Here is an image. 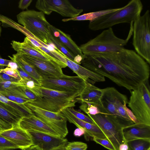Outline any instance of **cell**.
I'll use <instances>...</instances> for the list:
<instances>
[{
	"instance_id": "obj_1",
	"label": "cell",
	"mask_w": 150,
	"mask_h": 150,
	"mask_svg": "<svg viewBox=\"0 0 150 150\" xmlns=\"http://www.w3.org/2000/svg\"><path fill=\"white\" fill-rule=\"evenodd\" d=\"M81 64L130 92L149 76V64L135 51L125 48L117 52L85 56Z\"/></svg>"
},
{
	"instance_id": "obj_2",
	"label": "cell",
	"mask_w": 150,
	"mask_h": 150,
	"mask_svg": "<svg viewBox=\"0 0 150 150\" xmlns=\"http://www.w3.org/2000/svg\"><path fill=\"white\" fill-rule=\"evenodd\" d=\"M103 89L100 104L98 106L101 113L124 128L134 124L126 110L128 102L126 96L113 87H108Z\"/></svg>"
},
{
	"instance_id": "obj_3",
	"label": "cell",
	"mask_w": 150,
	"mask_h": 150,
	"mask_svg": "<svg viewBox=\"0 0 150 150\" xmlns=\"http://www.w3.org/2000/svg\"><path fill=\"white\" fill-rule=\"evenodd\" d=\"M130 28L127 38L123 39L117 37L112 28L103 31L94 38L79 47L84 56L95 54L115 52L125 48L132 35L133 24Z\"/></svg>"
},
{
	"instance_id": "obj_4",
	"label": "cell",
	"mask_w": 150,
	"mask_h": 150,
	"mask_svg": "<svg viewBox=\"0 0 150 150\" xmlns=\"http://www.w3.org/2000/svg\"><path fill=\"white\" fill-rule=\"evenodd\" d=\"M140 0H132L116 11L102 16L89 21V28L97 31L108 28L122 23L131 24L140 16L143 8Z\"/></svg>"
},
{
	"instance_id": "obj_5",
	"label": "cell",
	"mask_w": 150,
	"mask_h": 150,
	"mask_svg": "<svg viewBox=\"0 0 150 150\" xmlns=\"http://www.w3.org/2000/svg\"><path fill=\"white\" fill-rule=\"evenodd\" d=\"M18 22L37 38L47 45H53L50 40L51 25L41 11L27 10L16 16Z\"/></svg>"
},
{
	"instance_id": "obj_6",
	"label": "cell",
	"mask_w": 150,
	"mask_h": 150,
	"mask_svg": "<svg viewBox=\"0 0 150 150\" xmlns=\"http://www.w3.org/2000/svg\"><path fill=\"white\" fill-rule=\"evenodd\" d=\"M132 45L136 52L150 64V15L147 10L133 24Z\"/></svg>"
},
{
	"instance_id": "obj_7",
	"label": "cell",
	"mask_w": 150,
	"mask_h": 150,
	"mask_svg": "<svg viewBox=\"0 0 150 150\" xmlns=\"http://www.w3.org/2000/svg\"><path fill=\"white\" fill-rule=\"evenodd\" d=\"M127 103L138 123L150 126V92L148 80L131 92Z\"/></svg>"
},
{
	"instance_id": "obj_8",
	"label": "cell",
	"mask_w": 150,
	"mask_h": 150,
	"mask_svg": "<svg viewBox=\"0 0 150 150\" xmlns=\"http://www.w3.org/2000/svg\"><path fill=\"white\" fill-rule=\"evenodd\" d=\"M87 115L100 128L115 150H119L120 144L126 143L123 137L124 127L122 126L111 121L101 113L94 115Z\"/></svg>"
},
{
	"instance_id": "obj_9",
	"label": "cell",
	"mask_w": 150,
	"mask_h": 150,
	"mask_svg": "<svg viewBox=\"0 0 150 150\" xmlns=\"http://www.w3.org/2000/svg\"><path fill=\"white\" fill-rule=\"evenodd\" d=\"M34 115L56 132L62 138L68 133L67 120L61 112H51L33 105L28 102L24 104Z\"/></svg>"
},
{
	"instance_id": "obj_10",
	"label": "cell",
	"mask_w": 150,
	"mask_h": 150,
	"mask_svg": "<svg viewBox=\"0 0 150 150\" xmlns=\"http://www.w3.org/2000/svg\"><path fill=\"white\" fill-rule=\"evenodd\" d=\"M39 82L40 86L44 88L60 91L77 92L81 94L86 81L77 76L65 78L42 79Z\"/></svg>"
},
{
	"instance_id": "obj_11",
	"label": "cell",
	"mask_w": 150,
	"mask_h": 150,
	"mask_svg": "<svg viewBox=\"0 0 150 150\" xmlns=\"http://www.w3.org/2000/svg\"><path fill=\"white\" fill-rule=\"evenodd\" d=\"M35 6L44 14L49 15L54 11L69 18L77 16L83 11L82 9L74 7L67 0H38Z\"/></svg>"
},
{
	"instance_id": "obj_12",
	"label": "cell",
	"mask_w": 150,
	"mask_h": 150,
	"mask_svg": "<svg viewBox=\"0 0 150 150\" xmlns=\"http://www.w3.org/2000/svg\"><path fill=\"white\" fill-rule=\"evenodd\" d=\"M20 54L34 68L42 79L65 78L69 76L64 74L61 67L53 61L43 60L26 54Z\"/></svg>"
},
{
	"instance_id": "obj_13",
	"label": "cell",
	"mask_w": 150,
	"mask_h": 150,
	"mask_svg": "<svg viewBox=\"0 0 150 150\" xmlns=\"http://www.w3.org/2000/svg\"><path fill=\"white\" fill-rule=\"evenodd\" d=\"M51 52L57 58L66 64L67 67L72 70L77 76L86 81L94 85L96 83L105 81V78L104 76L76 64L57 48H54Z\"/></svg>"
},
{
	"instance_id": "obj_14",
	"label": "cell",
	"mask_w": 150,
	"mask_h": 150,
	"mask_svg": "<svg viewBox=\"0 0 150 150\" xmlns=\"http://www.w3.org/2000/svg\"><path fill=\"white\" fill-rule=\"evenodd\" d=\"M11 44L12 48L17 52V54H28L45 60L53 61L58 64L62 68L67 67L64 63L51 57L34 45L26 37L22 42L13 40Z\"/></svg>"
},
{
	"instance_id": "obj_15",
	"label": "cell",
	"mask_w": 150,
	"mask_h": 150,
	"mask_svg": "<svg viewBox=\"0 0 150 150\" xmlns=\"http://www.w3.org/2000/svg\"><path fill=\"white\" fill-rule=\"evenodd\" d=\"M31 136L33 145L42 150H53L66 145L68 142L65 138L35 131H27Z\"/></svg>"
},
{
	"instance_id": "obj_16",
	"label": "cell",
	"mask_w": 150,
	"mask_h": 150,
	"mask_svg": "<svg viewBox=\"0 0 150 150\" xmlns=\"http://www.w3.org/2000/svg\"><path fill=\"white\" fill-rule=\"evenodd\" d=\"M78 101L75 99L57 98H38L36 100L28 102L34 106L55 113L76 106Z\"/></svg>"
},
{
	"instance_id": "obj_17",
	"label": "cell",
	"mask_w": 150,
	"mask_h": 150,
	"mask_svg": "<svg viewBox=\"0 0 150 150\" xmlns=\"http://www.w3.org/2000/svg\"><path fill=\"white\" fill-rule=\"evenodd\" d=\"M0 135L12 142L21 149L25 150L33 145L31 136L28 131L18 125L1 131Z\"/></svg>"
},
{
	"instance_id": "obj_18",
	"label": "cell",
	"mask_w": 150,
	"mask_h": 150,
	"mask_svg": "<svg viewBox=\"0 0 150 150\" xmlns=\"http://www.w3.org/2000/svg\"><path fill=\"white\" fill-rule=\"evenodd\" d=\"M61 112L70 123L73 124L77 127H81L85 129V139H87L88 137L106 139L103 133L96 125L92 124L79 119L69 112L67 108Z\"/></svg>"
},
{
	"instance_id": "obj_19",
	"label": "cell",
	"mask_w": 150,
	"mask_h": 150,
	"mask_svg": "<svg viewBox=\"0 0 150 150\" xmlns=\"http://www.w3.org/2000/svg\"><path fill=\"white\" fill-rule=\"evenodd\" d=\"M18 125L26 131H35L60 137L56 132L34 115L23 117Z\"/></svg>"
},
{
	"instance_id": "obj_20",
	"label": "cell",
	"mask_w": 150,
	"mask_h": 150,
	"mask_svg": "<svg viewBox=\"0 0 150 150\" xmlns=\"http://www.w3.org/2000/svg\"><path fill=\"white\" fill-rule=\"evenodd\" d=\"M123 137L126 142L132 140L143 139H150V126L134 124L123 129Z\"/></svg>"
},
{
	"instance_id": "obj_21",
	"label": "cell",
	"mask_w": 150,
	"mask_h": 150,
	"mask_svg": "<svg viewBox=\"0 0 150 150\" xmlns=\"http://www.w3.org/2000/svg\"><path fill=\"white\" fill-rule=\"evenodd\" d=\"M30 90L38 98H57L75 99L80 95L77 92H63L57 91L36 85Z\"/></svg>"
},
{
	"instance_id": "obj_22",
	"label": "cell",
	"mask_w": 150,
	"mask_h": 150,
	"mask_svg": "<svg viewBox=\"0 0 150 150\" xmlns=\"http://www.w3.org/2000/svg\"><path fill=\"white\" fill-rule=\"evenodd\" d=\"M50 29L53 35L75 57L80 56L84 59L85 56L82 52L79 47L72 40L69 35L52 25Z\"/></svg>"
},
{
	"instance_id": "obj_23",
	"label": "cell",
	"mask_w": 150,
	"mask_h": 150,
	"mask_svg": "<svg viewBox=\"0 0 150 150\" xmlns=\"http://www.w3.org/2000/svg\"><path fill=\"white\" fill-rule=\"evenodd\" d=\"M103 89L86 82V86L76 100L80 102H84L95 105L98 106L100 104Z\"/></svg>"
},
{
	"instance_id": "obj_24",
	"label": "cell",
	"mask_w": 150,
	"mask_h": 150,
	"mask_svg": "<svg viewBox=\"0 0 150 150\" xmlns=\"http://www.w3.org/2000/svg\"><path fill=\"white\" fill-rule=\"evenodd\" d=\"M12 56V57L8 56L11 60L17 63L22 70L34 79L39 82V81L42 78L34 68L26 62L20 54L16 53L13 54Z\"/></svg>"
},
{
	"instance_id": "obj_25",
	"label": "cell",
	"mask_w": 150,
	"mask_h": 150,
	"mask_svg": "<svg viewBox=\"0 0 150 150\" xmlns=\"http://www.w3.org/2000/svg\"><path fill=\"white\" fill-rule=\"evenodd\" d=\"M120 8L108 9L84 13L77 16L71 18L63 19L62 21L67 22L70 21H82L89 20L90 21L95 20L100 16L112 12L120 9Z\"/></svg>"
},
{
	"instance_id": "obj_26",
	"label": "cell",
	"mask_w": 150,
	"mask_h": 150,
	"mask_svg": "<svg viewBox=\"0 0 150 150\" xmlns=\"http://www.w3.org/2000/svg\"><path fill=\"white\" fill-rule=\"evenodd\" d=\"M0 118L4 121L11 125L13 127L18 125L21 119L20 118L6 109L0 101Z\"/></svg>"
},
{
	"instance_id": "obj_27",
	"label": "cell",
	"mask_w": 150,
	"mask_h": 150,
	"mask_svg": "<svg viewBox=\"0 0 150 150\" xmlns=\"http://www.w3.org/2000/svg\"><path fill=\"white\" fill-rule=\"evenodd\" d=\"M128 150H147L150 147V139H140L126 142Z\"/></svg>"
},
{
	"instance_id": "obj_28",
	"label": "cell",
	"mask_w": 150,
	"mask_h": 150,
	"mask_svg": "<svg viewBox=\"0 0 150 150\" xmlns=\"http://www.w3.org/2000/svg\"><path fill=\"white\" fill-rule=\"evenodd\" d=\"M0 101L20 111L24 114V117H28L33 115L32 111L24 105L16 103L10 101L0 93Z\"/></svg>"
},
{
	"instance_id": "obj_29",
	"label": "cell",
	"mask_w": 150,
	"mask_h": 150,
	"mask_svg": "<svg viewBox=\"0 0 150 150\" xmlns=\"http://www.w3.org/2000/svg\"><path fill=\"white\" fill-rule=\"evenodd\" d=\"M81 105L79 106V108L87 115H94L101 113L96 105L84 102H81Z\"/></svg>"
},
{
	"instance_id": "obj_30",
	"label": "cell",
	"mask_w": 150,
	"mask_h": 150,
	"mask_svg": "<svg viewBox=\"0 0 150 150\" xmlns=\"http://www.w3.org/2000/svg\"><path fill=\"white\" fill-rule=\"evenodd\" d=\"M0 21L4 27H11L15 28L23 33L24 28L14 21L10 18L0 14Z\"/></svg>"
},
{
	"instance_id": "obj_31",
	"label": "cell",
	"mask_w": 150,
	"mask_h": 150,
	"mask_svg": "<svg viewBox=\"0 0 150 150\" xmlns=\"http://www.w3.org/2000/svg\"><path fill=\"white\" fill-rule=\"evenodd\" d=\"M67 109L69 112L79 119L92 124H95L88 116L86 115L83 113L74 109V107Z\"/></svg>"
},
{
	"instance_id": "obj_32",
	"label": "cell",
	"mask_w": 150,
	"mask_h": 150,
	"mask_svg": "<svg viewBox=\"0 0 150 150\" xmlns=\"http://www.w3.org/2000/svg\"><path fill=\"white\" fill-rule=\"evenodd\" d=\"M66 147L67 150H86L88 146L85 143L76 141L68 142Z\"/></svg>"
},
{
	"instance_id": "obj_33",
	"label": "cell",
	"mask_w": 150,
	"mask_h": 150,
	"mask_svg": "<svg viewBox=\"0 0 150 150\" xmlns=\"http://www.w3.org/2000/svg\"><path fill=\"white\" fill-rule=\"evenodd\" d=\"M18 149L19 148L15 144L0 135V150H11Z\"/></svg>"
},
{
	"instance_id": "obj_34",
	"label": "cell",
	"mask_w": 150,
	"mask_h": 150,
	"mask_svg": "<svg viewBox=\"0 0 150 150\" xmlns=\"http://www.w3.org/2000/svg\"><path fill=\"white\" fill-rule=\"evenodd\" d=\"M25 86L24 84L21 82L0 81V91H2L11 88L19 86Z\"/></svg>"
},
{
	"instance_id": "obj_35",
	"label": "cell",
	"mask_w": 150,
	"mask_h": 150,
	"mask_svg": "<svg viewBox=\"0 0 150 150\" xmlns=\"http://www.w3.org/2000/svg\"><path fill=\"white\" fill-rule=\"evenodd\" d=\"M93 140L109 150H115L112 144L107 139L93 138Z\"/></svg>"
},
{
	"instance_id": "obj_36",
	"label": "cell",
	"mask_w": 150,
	"mask_h": 150,
	"mask_svg": "<svg viewBox=\"0 0 150 150\" xmlns=\"http://www.w3.org/2000/svg\"><path fill=\"white\" fill-rule=\"evenodd\" d=\"M0 72L5 73L18 79L19 81V82L21 79V78L17 70L6 67L5 68L1 69Z\"/></svg>"
},
{
	"instance_id": "obj_37",
	"label": "cell",
	"mask_w": 150,
	"mask_h": 150,
	"mask_svg": "<svg viewBox=\"0 0 150 150\" xmlns=\"http://www.w3.org/2000/svg\"><path fill=\"white\" fill-rule=\"evenodd\" d=\"M21 88L24 94L30 101H33L36 100L38 97L33 93L25 86H21Z\"/></svg>"
},
{
	"instance_id": "obj_38",
	"label": "cell",
	"mask_w": 150,
	"mask_h": 150,
	"mask_svg": "<svg viewBox=\"0 0 150 150\" xmlns=\"http://www.w3.org/2000/svg\"><path fill=\"white\" fill-rule=\"evenodd\" d=\"M20 82L23 83L25 87L29 90L33 89L36 85H37L33 81L25 78H21Z\"/></svg>"
},
{
	"instance_id": "obj_39",
	"label": "cell",
	"mask_w": 150,
	"mask_h": 150,
	"mask_svg": "<svg viewBox=\"0 0 150 150\" xmlns=\"http://www.w3.org/2000/svg\"><path fill=\"white\" fill-rule=\"evenodd\" d=\"M18 72L21 78H25L28 79L33 81L36 83L37 85L39 86V82L34 79L33 78L30 76L26 72L22 70L20 67L18 66V67L17 69Z\"/></svg>"
},
{
	"instance_id": "obj_40",
	"label": "cell",
	"mask_w": 150,
	"mask_h": 150,
	"mask_svg": "<svg viewBox=\"0 0 150 150\" xmlns=\"http://www.w3.org/2000/svg\"><path fill=\"white\" fill-rule=\"evenodd\" d=\"M0 81L19 82L17 79L5 73L0 72Z\"/></svg>"
},
{
	"instance_id": "obj_41",
	"label": "cell",
	"mask_w": 150,
	"mask_h": 150,
	"mask_svg": "<svg viewBox=\"0 0 150 150\" xmlns=\"http://www.w3.org/2000/svg\"><path fill=\"white\" fill-rule=\"evenodd\" d=\"M32 0H21L18 2V7L21 9H27Z\"/></svg>"
},
{
	"instance_id": "obj_42",
	"label": "cell",
	"mask_w": 150,
	"mask_h": 150,
	"mask_svg": "<svg viewBox=\"0 0 150 150\" xmlns=\"http://www.w3.org/2000/svg\"><path fill=\"white\" fill-rule=\"evenodd\" d=\"M12 126L0 118V128L2 130H7L12 128Z\"/></svg>"
},
{
	"instance_id": "obj_43",
	"label": "cell",
	"mask_w": 150,
	"mask_h": 150,
	"mask_svg": "<svg viewBox=\"0 0 150 150\" xmlns=\"http://www.w3.org/2000/svg\"><path fill=\"white\" fill-rule=\"evenodd\" d=\"M85 134V129L81 127H78L74 131V136L76 137H80Z\"/></svg>"
},
{
	"instance_id": "obj_44",
	"label": "cell",
	"mask_w": 150,
	"mask_h": 150,
	"mask_svg": "<svg viewBox=\"0 0 150 150\" xmlns=\"http://www.w3.org/2000/svg\"><path fill=\"white\" fill-rule=\"evenodd\" d=\"M11 61V60L2 58L0 55V68L4 69V67H7L9 63Z\"/></svg>"
},
{
	"instance_id": "obj_45",
	"label": "cell",
	"mask_w": 150,
	"mask_h": 150,
	"mask_svg": "<svg viewBox=\"0 0 150 150\" xmlns=\"http://www.w3.org/2000/svg\"><path fill=\"white\" fill-rule=\"evenodd\" d=\"M29 101L22 98L17 96L16 98L15 103L21 105H24L25 103Z\"/></svg>"
},
{
	"instance_id": "obj_46",
	"label": "cell",
	"mask_w": 150,
	"mask_h": 150,
	"mask_svg": "<svg viewBox=\"0 0 150 150\" xmlns=\"http://www.w3.org/2000/svg\"><path fill=\"white\" fill-rule=\"evenodd\" d=\"M7 67L15 70H17L18 67V66L16 62L11 61V62L9 63Z\"/></svg>"
},
{
	"instance_id": "obj_47",
	"label": "cell",
	"mask_w": 150,
	"mask_h": 150,
	"mask_svg": "<svg viewBox=\"0 0 150 150\" xmlns=\"http://www.w3.org/2000/svg\"><path fill=\"white\" fill-rule=\"evenodd\" d=\"M128 146L127 143L120 144L119 147V150H128Z\"/></svg>"
},
{
	"instance_id": "obj_48",
	"label": "cell",
	"mask_w": 150,
	"mask_h": 150,
	"mask_svg": "<svg viewBox=\"0 0 150 150\" xmlns=\"http://www.w3.org/2000/svg\"><path fill=\"white\" fill-rule=\"evenodd\" d=\"M24 150H42L37 146L32 145Z\"/></svg>"
},
{
	"instance_id": "obj_49",
	"label": "cell",
	"mask_w": 150,
	"mask_h": 150,
	"mask_svg": "<svg viewBox=\"0 0 150 150\" xmlns=\"http://www.w3.org/2000/svg\"><path fill=\"white\" fill-rule=\"evenodd\" d=\"M66 145L59 147L53 150H67L66 148Z\"/></svg>"
},
{
	"instance_id": "obj_50",
	"label": "cell",
	"mask_w": 150,
	"mask_h": 150,
	"mask_svg": "<svg viewBox=\"0 0 150 150\" xmlns=\"http://www.w3.org/2000/svg\"><path fill=\"white\" fill-rule=\"evenodd\" d=\"M1 24L0 23V36H1Z\"/></svg>"
},
{
	"instance_id": "obj_51",
	"label": "cell",
	"mask_w": 150,
	"mask_h": 150,
	"mask_svg": "<svg viewBox=\"0 0 150 150\" xmlns=\"http://www.w3.org/2000/svg\"><path fill=\"white\" fill-rule=\"evenodd\" d=\"M147 150H150V147Z\"/></svg>"
},
{
	"instance_id": "obj_52",
	"label": "cell",
	"mask_w": 150,
	"mask_h": 150,
	"mask_svg": "<svg viewBox=\"0 0 150 150\" xmlns=\"http://www.w3.org/2000/svg\"><path fill=\"white\" fill-rule=\"evenodd\" d=\"M2 131L1 129V128H0V132H1V131Z\"/></svg>"
},
{
	"instance_id": "obj_53",
	"label": "cell",
	"mask_w": 150,
	"mask_h": 150,
	"mask_svg": "<svg viewBox=\"0 0 150 150\" xmlns=\"http://www.w3.org/2000/svg\"><path fill=\"white\" fill-rule=\"evenodd\" d=\"M13 150V149H12V150ZM23 150V149H21V150Z\"/></svg>"
},
{
	"instance_id": "obj_54",
	"label": "cell",
	"mask_w": 150,
	"mask_h": 150,
	"mask_svg": "<svg viewBox=\"0 0 150 150\" xmlns=\"http://www.w3.org/2000/svg\"><path fill=\"white\" fill-rule=\"evenodd\" d=\"M1 69L0 68V70H1Z\"/></svg>"
}]
</instances>
